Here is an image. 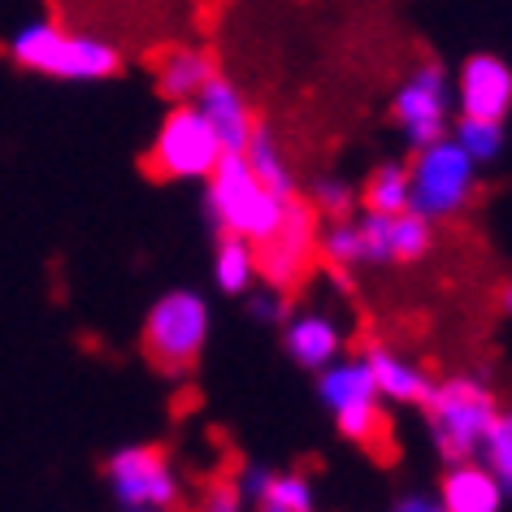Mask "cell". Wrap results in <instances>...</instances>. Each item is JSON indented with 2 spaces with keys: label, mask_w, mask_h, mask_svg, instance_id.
I'll return each mask as SVG.
<instances>
[{
  "label": "cell",
  "mask_w": 512,
  "mask_h": 512,
  "mask_svg": "<svg viewBox=\"0 0 512 512\" xmlns=\"http://www.w3.org/2000/svg\"><path fill=\"white\" fill-rule=\"evenodd\" d=\"M9 57L27 74H44L57 83H105L122 70V53L100 35L70 31L61 22L35 18L9 35Z\"/></svg>",
  "instance_id": "cell-1"
},
{
  "label": "cell",
  "mask_w": 512,
  "mask_h": 512,
  "mask_svg": "<svg viewBox=\"0 0 512 512\" xmlns=\"http://www.w3.org/2000/svg\"><path fill=\"white\" fill-rule=\"evenodd\" d=\"M283 209H287V200L274 196L256 178L243 152H222V161L204 178V213H209V226L217 235H239L256 243L278 226Z\"/></svg>",
  "instance_id": "cell-2"
},
{
  "label": "cell",
  "mask_w": 512,
  "mask_h": 512,
  "mask_svg": "<svg viewBox=\"0 0 512 512\" xmlns=\"http://www.w3.org/2000/svg\"><path fill=\"white\" fill-rule=\"evenodd\" d=\"M478 170L482 165L452 135L413 148V161H408V209L421 213L430 226L452 222L478 196V183H482Z\"/></svg>",
  "instance_id": "cell-3"
},
{
  "label": "cell",
  "mask_w": 512,
  "mask_h": 512,
  "mask_svg": "<svg viewBox=\"0 0 512 512\" xmlns=\"http://www.w3.org/2000/svg\"><path fill=\"white\" fill-rule=\"evenodd\" d=\"M421 413H426L434 452L443 460H465L482 452L486 430L499 417V400L482 378L456 374L447 382H434L430 395L421 400Z\"/></svg>",
  "instance_id": "cell-4"
},
{
  "label": "cell",
  "mask_w": 512,
  "mask_h": 512,
  "mask_svg": "<svg viewBox=\"0 0 512 512\" xmlns=\"http://www.w3.org/2000/svg\"><path fill=\"white\" fill-rule=\"evenodd\" d=\"M213 335V309L200 291L174 287L144 317V352L161 374H187L204 356Z\"/></svg>",
  "instance_id": "cell-5"
},
{
  "label": "cell",
  "mask_w": 512,
  "mask_h": 512,
  "mask_svg": "<svg viewBox=\"0 0 512 512\" xmlns=\"http://www.w3.org/2000/svg\"><path fill=\"white\" fill-rule=\"evenodd\" d=\"M317 400L335 417L343 439L378 447L387 439V400L378 395L374 369L365 356H335L326 369H317Z\"/></svg>",
  "instance_id": "cell-6"
},
{
  "label": "cell",
  "mask_w": 512,
  "mask_h": 512,
  "mask_svg": "<svg viewBox=\"0 0 512 512\" xmlns=\"http://www.w3.org/2000/svg\"><path fill=\"white\" fill-rule=\"evenodd\" d=\"M256 248V283L274 291H296L304 278L313 274V265L322 261V217L313 213L309 200L291 196L283 217L270 235L252 243Z\"/></svg>",
  "instance_id": "cell-7"
},
{
  "label": "cell",
  "mask_w": 512,
  "mask_h": 512,
  "mask_svg": "<svg viewBox=\"0 0 512 512\" xmlns=\"http://www.w3.org/2000/svg\"><path fill=\"white\" fill-rule=\"evenodd\" d=\"M105 486L126 512H170L183 504V478L165 447L131 443L105 460Z\"/></svg>",
  "instance_id": "cell-8"
},
{
  "label": "cell",
  "mask_w": 512,
  "mask_h": 512,
  "mask_svg": "<svg viewBox=\"0 0 512 512\" xmlns=\"http://www.w3.org/2000/svg\"><path fill=\"white\" fill-rule=\"evenodd\" d=\"M222 139L196 105H170L148 144V170L170 183H204L222 161Z\"/></svg>",
  "instance_id": "cell-9"
},
{
  "label": "cell",
  "mask_w": 512,
  "mask_h": 512,
  "mask_svg": "<svg viewBox=\"0 0 512 512\" xmlns=\"http://www.w3.org/2000/svg\"><path fill=\"white\" fill-rule=\"evenodd\" d=\"M452 118H456V100H452V79H447L443 66H417L408 79L395 87L391 96V122L400 126L404 144H430V139H443L452 131Z\"/></svg>",
  "instance_id": "cell-10"
},
{
  "label": "cell",
  "mask_w": 512,
  "mask_h": 512,
  "mask_svg": "<svg viewBox=\"0 0 512 512\" xmlns=\"http://www.w3.org/2000/svg\"><path fill=\"white\" fill-rule=\"evenodd\" d=\"M452 100L456 113L469 118H499L512 113V66L495 53H473L452 79Z\"/></svg>",
  "instance_id": "cell-11"
},
{
  "label": "cell",
  "mask_w": 512,
  "mask_h": 512,
  "mask_svg": "<svg viewBox=\"0 0 512 512\" xmlns=\"http://www.w3.org/2000/svg\"><path fill=\"white\" fill-rule=\"evenodd\" d=\"M504 482L482 456L447 460L443 482H439V512H499L504 508Z\"/></svg>",
  "instance_id": "cell-12"
},
{
  "label": "cell",
  "mask_w": 512,
  "mask_h": 512,
  "mask_svg": "<svg viewBox=\"0 0 512 512\" xmlns=\"http://www.w3.org/2000/svg\"><path fill=\"white\" fill-rule=\"evenodd\" d=\"M191 105L209 118L213 135L222 139L226 152H243V148H248V139L256 131V113L248 105V96H243L239 87L226 79V74H213V79L200 87V96L191 100Z\"/></svg>",
  "instance_id": "cell-13"
},
{
  "label": "cell",
  "mask_w": 512,
  "mask_h": 512,
  "mask_svg": "<svg viewBox=\"0 0 512 512\" xmlns=\"http://www.w3.org/2000/svg\"><path fill=\"white\" fill-rule=\"evenodd\" d=\"M239 495L243 504L261 512H313L317 491L304 473L291 469H265V465H243L239 469Z\"/></svg>",
  "instance_id": "cell-14"
},
{
  "label": "cell",
  "mask_w": 512,
  "mask_h": 512,
  "mask_svg": "<svg viewBox=\"0 0 512 512\" xmlns=\"http://www.w3.org/2000/svg\"><path fill=\"white\" fill-rule=\"evenodd\" d=\"M283 348L300 369H326L335 356H343V326L322 309H304L291 313V322L283 326Z\"/></svg>",
  "instance_id": "cell-15"
},
{
  "label": "cell",
  "mask_w": 512,
  "mask_h": 512,
  "mask_svg": "<svg viewBox=\"0 0 512 512\" xmlns=\"http://www.w3.org/2000/svg\"><path fill=\"white\" fill-rule=\"evenodd\" d=\"M378 243V265H413L434 248V226L413 209L400 213H369Z\"/></svg>",
  "instance_id": "cell-16"
},
{
  "label": "cell",
  "mask_w": 512,
  "mask_h": 512,
  "mask_svg": "<svg viewBox=\"0 0 512 512\" xmlns=\"http://www.w3.org/2000/svg\"><path fill=\"white\" fill-rule=\"evenodd\" d=\"M369 369H374V382H378V395L387 404H400V408H421V400L430 395L434 378L421 369L417 361L391 352V348H369L365 352Z\"/></svg>",
  "instance_id": "cell-17"
},
{
  "label": "cell",
  "mask_w": 512,
  "mask_h": 512,
  "mask_svg": "<svg viewBox=\"0 0 512 512\" xmlns=\"http://www.w3.org/2000/svg\"><path fill=\"white\" fill-rule=\"evenodd\" d=\"M213 74H217V66L204 48H170L157 66V92L170 100V105H191Z\"/></svg>",
  "instance_id": "cell-18"
},
{
  "label": "cell",
  "mask_w": 512,
  "mask_h": 512,
  "mask_svg": "<svg viewBox=\"0 0 512 512\" xmlns=\"http://www.w3.org/2000/svg\"><path fill=\"white\" fill-rule=\"evenodd\" d=\"M213 283L222 296H248L256 283V248L252 239L239 235H217L213 248Z\"/></svg>",
  "instance_id": "cell-19"
},
{
  "label": "cell",
  "mask_w": 512,
  "mask_h": 512,
  "mask_svg": "<svg viewBox=\"0 0 512 512\" xmlns=\"http://www.w3.org/2000/svg\"><path fill=\"white\" fill-rule=\"evenodd\" d=\"M243 157H248V165L256 170V178H261L265 187L274 191V196H300V187H296V174H291V165L283 157V148L274 144V135L265 131V126H256L252 139H248V148H243Z\"/></svg>",
  "instance_id": "cell-20"
},
{
  "label": "cell",
  "mask_w": 512,
  "mask_h": 512,
  "mask_svg": "<svg viewBox=\"0 0 512 512\" xmlns=\"http://www.w3.org/2000/svg\"><path fill=\"white\" fill-rule=\"evenodd\" d=\"M365 213H400L408 209V161H382L369 170L361 187Z\"/></svg>",
  "instance_id": "cell-21"
},
{
  "label": "cell",
  "mask_w": 512,
  "mask_h": 512,
  "mask_svg": "<svg viewBox=\"0 0 512 512\" xmlns=\"http://www.w3.org/2000/svg\"><path fill=\"white\" fill-rule=\"evenodd\" d=\"M447 135H452L478 165L499 161L504 157V148H508V135H504V122L499 118H469V113H456Z\"/></svg>",
  "instance_id": "cell-22"
},
{
  "label": "cell",
  "mask_w": 512,
  "mask_h": 512,
  "mask_svg": "<svg viewBox=\"0 0 512 512\" xmlns=\"http://www.w3.org/2000/svg\"><path fill=\"white\" fill-rule=\"evenodd\" d=\"M478 456L495 469V478L504 482V491L512 495V408H508V413L499 408V417L491 421V430H486Z\"/></svg>",
  "instance_id": "cell-23"
},
{
  "label": "cell",
  "mask_w": 512,
  "mask_h": 512,
  "mask_svg": "<svg viewBox=\"0 0 512 512\" xmlns=\"http://www.w3.org/2000/svg\"><path fill=\"white\" fill-rule=\"evenodd\" d=\"M309 204H313V213L322 217V222H339V217H352L356 213V204H361V196L343 183V178H317L313 191H309Z\"/></svg>",
  "instance_id": "cell-24"
},
{
  "label": "cell",
  "mask_w": 512,
  "mask_h": 512,
  "mask_svg": "<svg viewBox=\"0 0 512 512\" xmlns=\"http://www.w3.org/2000/svg\"><path fill=\"white\" fill-rule=\"evenodd\" d=\"M248 309H252L256 322H278V317H283V291H274V287L256 291L248 300Z\"/></svg>",
  "instance_id": "cell-25"
},
{
  "label": "cell",
  "mask_w": 512,
  "mask_h": 512,
  "mask_svg": "<svg viewBox=\"0 0 512 512\" xmlns=\"http://www.w3.org/2000/svg\"><path fill=\"white\" fill-rule=\"evenodd\" d=\"M204 508H213V512H239L243 508L239 482H217L213 495H204Z\"/></svg>",
  "instance_id": "cell-26"
},
{
  "label": "cell",
  "mask_w": 512,
  "mask_h": 512,
  "mask_svg": "<svg viewBox=\"0 0 512 512\" xmlns=\"http://www.w3.org/2000/svg\"><path fill=\"white\" fill-rule=\"evenodd\" d=\"M395 508L400 512H439V495H400Z\"/></svg>",
  "instance_id": "cell-27"
},
{
  "label": "cell",
  "mask_w": 512,
  "mask_h": 512,
  "mask_svg": "<svg viewBox=\"0 0 512 512\" xmlns=\"http://www.w3.org/2000/svg\"><path fill=\"white\" fill-rule=\"evenodd\" d=\"M504 313H508V317H512V283H508V287H504Z\"/></svg>",
  "instance_id": "cell-28"
}]
</instances>
